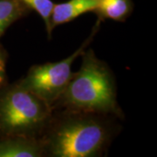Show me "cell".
Returning a JSON list of instances; mask_svg holds the SVG:
<instances>
[{
    "mask_svg": "<svg viewBox=\"0 0 157 157\" xmlns=\"http://www.w3.org/2000/svg\"><path fill=\"white\" fill-rule=\"evenodd\" d=\"M64 94L69 104L82 109L107 112L116 105L110 73L92 50L83 56L81 67L72 76Z\"/></svg>",
    "mask_w": 157,
    "mask_h": 157,
    "instance_id": "1",
    "label": "cell"
},
{
    "mask_svg": "<svg viewBox=\"0 0 157 157\" xmlns=\"http://www.w3.org/2000/svg\"><path fill=\"white\" fill-rule=\"evenodd\" d=\"M106 140V131L91 120L65 124L52 141V153L59 157H87L99 151Z\"/></svg>",
    "mask_w": 157,
    "mask_h": 157,
    "instance_id": "2",
    "label": "cell"
},
{
    "mask_svg": "<svg viewBox=\"0 0 157 157\" xmlns=\"http://www.w3.org/2000/svg\"><path fill=\"white\" fill-rule=\"evenodd\" d=\"M47 104L22 86L10 91L0 103V123L7 131L33 128L47 115Z\"/></svg>",
    "mask_w": 157,
    "mask_h": 157,
    "instance_id": "3",
    "label": "cell"
},
{
    "mask_svg": "<svg viewBox=\"0 0 157 157\" xmlns=\"http://www.w3.org/2000/svg\"><path fill=\"white\" fill-rule=\"evenodd\" d=\"M85 46L86 44L64 60L32 67L21 86L48 105L65 92L73 76L72 65Z\"/></svg>",
    "mask_w": 157,
    "mask_h": 157,
    "instance_id": "4",
    "label": "cell"
},
{
    "mask_svg": "<svg viewBox=\"0 0 157 157\" xmlns=\"http://www.w3.org/2000/svg\"><path fill=\"white\" fill-rule=\"evenodd\" d=\"M97 5L98 0H69L54 5L51 17L52 29L57 25L73 21L88 11H94Z\"/></svg>",
    "mask_w": 157,
    "mask_h": 157,
    "instance_id": "5",
    "label": "cell"
},
{
    "mask_svg": "<svg viewBox=\"0 0 157 157\" xmlns=\"http://www.w3.org/2000/svg\"><path fill=\"white\" fill-rule=\"evenodd\" d=\"M130 0H98L95 12L101 18L116 21L124 20L132 11Z\"/></svg>",
    "mask_w": 157,
    "mask_h": 157,
    "instance_id": "6",
    "label": "cell"
},
{
    "mask_svg": "<svg viewBox=\"0 0 157 157\" xmlns=\"http://www.w3.org/2000/svg\"><path fill=\"white\" fill-rule=\"evenodd\" d=\"M40 155L34 142L22 138L0 142V157H35Z\"/></svg>",
    "mask_w": 157,
    "mask_h": 157,
    "instance_id": "7",
    "label": "cell"
},
{
    "mask_svg": "<svg viewBox=\"0 0 157 157\" xmlns=\"http://www.w3.org/2000/svg\"><path fill=\"white\" fill-rule=\"evenodd\" d=\"M25 6L21 0H0V37L24 13Z\"/></svg>",
    "mask_w": 157,
    "mask_h": 157,
    "instance_id": "8",
    "label": "cell"
},
{
    "mask_svg": "<svg viewBox=\"0 0 157 157\" xmlns=\"http://www.w3.org/2000/svg\"><path fill=\"white\" fill-rule=\"evenodd\" d=\"M23 4L27 7H30L36 11L40 17L44 19L47 33L51 36L52 33V25H51V17L54 4L52 0H21Z\"/></svg>",
    "mask_w": 157,
    "mask_h": 157,
    "instance_id": "9",
    "label": "cell"
},
{
    "mask_svg": "<svg viewBox=\"0 0 157 157\" xmlns=\"http://www.w3.org/2000/svg\"><path fill=\"white\" fill-rule=\"evenodd\" d=\"M5 76V61L3 58L0 56V85L2 83Z\"/></svg>",
    "mask_w": 157,
    "mask_h": 157,
    "instance_id": "10",
    "label": "cell"
}]
</instances>
